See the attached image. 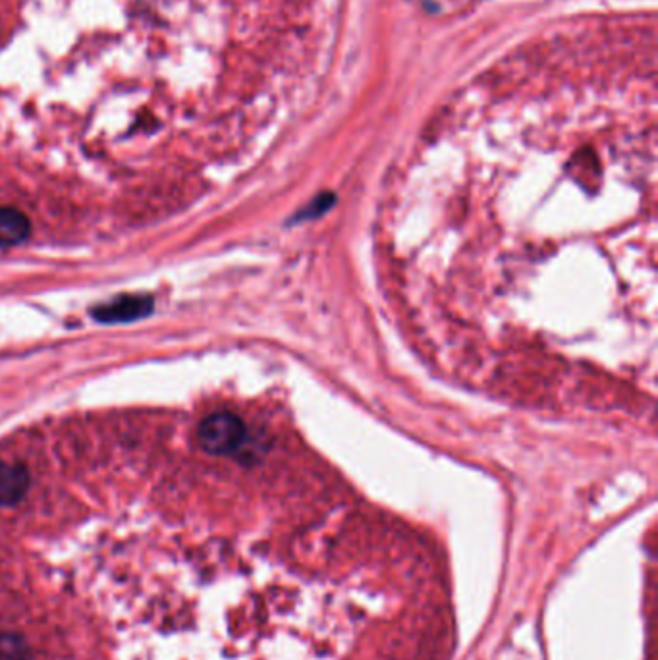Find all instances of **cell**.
Here are the masks:
<instances>
[{"label":"cell","mask_w":658,"mask_h":660,"mask_svg":"<svg viewBox=\"0 0 658 660\" xmlns=\"http://www.w3.org/2000/svg\"><path fill=\"white\" fill-rule=\"evenodd\" d=\"M287 0H0V106L121 111L253 84Z\"/></svg>","instance_id":"obj_1"},{"label":"cell","mask_w":658,"mask_h":660,"mask_svg":"<svg viewBox=\"0 0 658 660\" xmlns=\"http://www.w3.org/2000/svg\"><path fill=\"white\" fill-rule=\"evenodd\" d=\"M198 439L201 448L211 456H232L248 441V431L240 417L220 411L201 421Z\"/></svg>","instance_id":"obj_2"},{"label":"cell","mask_w":658,"mask_h":660,"mask_svg":"<svg viewBox=\"0 0 658 660\" xmlns=\"http://www.w3.org/2000/svg\"><path fill=\"white\" fill-rule=\"evenodd\" d=\"M153 297L151 295H118L106 304L97 305L93 309V319L104 325H118V322L138 321L153 312Z\"/></svg>","instance_id":"obj_3"},{"label":"cell","mask_w":658,"mask_h":660,"mask_svg":"<svg viewBox=\"0 0 658 660\" xmlns=\"http://www.w3.org/2000/svg\"><path fill=\"white\" fill-rule=\"evenodd\" d=\"M29 488V471L17 464H0V508L16 506Z\"/></svg>","instance_id":"obj_4"},{"label":"cell","mask_w":658,"mask_h":660,"mask_svg":"<svg viewBox=\"0 0 658 660\" xmlns=\"http://www.w3.org/2000/svg\"><path fill=\"white\" fill-rule=\"evenodd\" d=\"M29 232V218L20 208L0 207V248H14L26 242Z\"/></svg>","instance_id":"obj_5"},{"label":"cell","mask_w":658,"mask_h":660,"mask_svg":"<svg viewBox=\"0 0 658 660\" xmlns=\"http://www.w3.org/2000/svg\"><path fill=\"white\" fill-rule=\"evenodd\" d=\"M0 660H31V649L17 634H0Z\"/></svg>","instance_id":"obj_6"}]
</instances>
